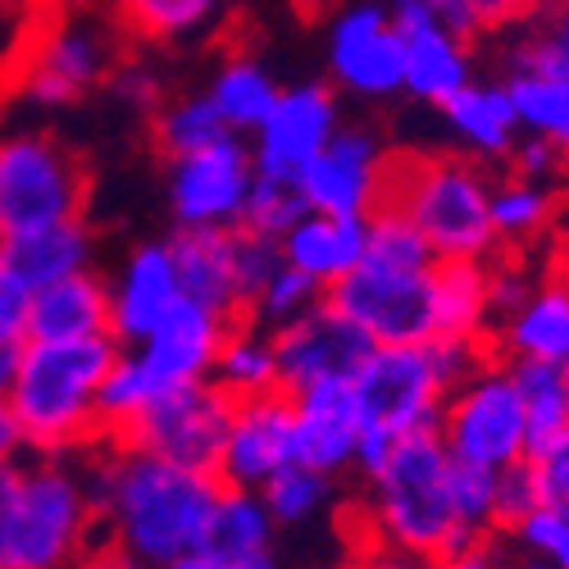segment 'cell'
<instances>
[{
    "instance_id": "6da1fadb",
    "label": "cell",
    "mask_w": 569,
    "mask_h": 569,
    "mask_svg": "<svg viewBox=\"0 0 569 569\" xmlns=\"http://www.w3.org/2000/svg\"><path fill=\"white\" fill-rule=\"evenodd\" d=\"M82 479L101 538L123 547L147 569L197 551L223 492L210 469L173 465L119 438H101L82 451Z\"/></svg>"
},
{
    "instance_id": "7a4b0ae2",
    "label": "cell",
    "mask_w": 569,
    "mask_h": 569,
    "mask_svg": "<svg viewBox=\"0 0 569 569\" xmlns=\"http://www.w3.org/2000/svg\"><path fill=\"white\" fill-rule=\"evenodd\" d=\"M488 356L483 342H388L373 347L351 378V397L360 410V442H356V479L388 460V451L410 433H433L438 415L460 378Z\"/></svg>"
},
{
    "instance_id": "3957f363",
    "label": "cell",
    "mask_w": 569,
    "mask_h": 569,
    "mask_svg": "<svg viewBox=\"0 0 569 569\" xmlns=\"http://www.w3.org/2000/svg\"><path fill=\"white\" fill-rule=\"evenodd\" d=\"M97 538L78 456L28 451L0 465V569H73Z\"/></svg>"
},
{
    "instance_id": "277c9868",
    "label": "cell",
    "mask_w": 569,
    "mask_h": 569,
    "mask_svg": "<svg viewBox=\"0 0 569 569\" xmlns=\"http://www.w3.org/2000/svg\"><path fill=\"white\" fill-rule=\"evenodd\" d=\"M114 356L119 342L110 333L73 342H23L6 401L28 438V451L82 456L106 438L97 397Z\"/></svg>"
},
{
    "instance_id": "5b68a950",
    "label": "cell",
    "mask_w": 569,
    "mask_h": 569,
    "mask_svg": "<svg viewBox=\"0 0 569 569\" xmlns=\"http://www.w3.org/2000/svg\"><path fill=\"white\" fill-rule=\"evenodd\" d=\"M356 529L360 547H388L423 560H438L460 533H469L456 519L451 456L438 429L401 438L388 460L360 479Z\"/></svg>"
},
{
    "instance_id": "8992f818",
    "label": "cell",
    "mask_w": 569,
    "mask_h": 569,
    "mask_svg": "<svg viewBox=\"0 0 569 569\" xmlns=\"http://www.w3.org/2000/svg\"><path fill=\"white\" fill-rule=\"evenodd\" d=\"M438 260H492L501 251L492 228V173L473 156H392L388 197Z\"/></svg>"
},
{
    "instance_id": "52a82bcc",
    "label": "cell",
    "mask_w": 569,
    "mask_h": 569,
    "mask_svg": "<svg viewBox=\"0 0 569 569\" xmlns=\"http://www.w3.org/2000/svg\"><path fill=\"white\" fill-rule=\"evenodd\" d=\"M91 173L51 128L0 123V237L87 214Z\"/></svg>"
},
{
    "instance_id": "ba28073f",
    "label": "cell",
    "mask_w": 569,
    "mask_h": 569,
    "mask_svg": "<svg viewBox=\"0 0 569 569\" xmlns=\"http://www.w3.org/2000/svg\"><path fill=\"white\" fill-rule=\"evenodd\" d=\"M114 64V23L97 14H51L23 41L10 91L32 114H56L82 106L91 91H101Z\"/></svg>"
},
{
    "instance_id": "9c48e42d",
    "label": "cell",
    "mask_w": 569,
    "mask_h": 569,
    "mask_svg": "<svg viewBox=\"0 0 569 569\" xmlns=\"http://www.w3.org/2000/svg\"><path fill=\"white\" fill-rule=\"evenodd\" d=\"M438 438H442L447 456L460 465L506 469L529 456L525 401H519L510 365L501 356L488 351L451 388V397L438 415Z\"/></svg>"
},
{
    "instance_id": "30bf717a",
    "label": "cell",
    "mask_w": 569,
    "mask_h": 569,
    "mask_svg": "<svg viewBox=\"0 0 569 569\" xmlns=\"http://www.w3.org/2000/svg\"><path fill=\"white\" fill-rule=\"evenodd\" d=\"M328 87L351 101L383 106L401 97V32L383 0H347L323 32Z\"/></svg>"
},
{
    "instance_id": "8fae6325",
    "label": "cell",
    "mask_w": 569,
    "mask_h": 569,
    "mask_svg": "<svg viewBox=\"0 0 569 569\" xmlns=\"http://www.w3.org/2000/svg\"><path fill=\"white\" fill-rule=\"evenodd\" d=\"M323 297L373 347L433 338V269H383V264L360 260Z\"/></svg>"
},
{
    "instance_id": "7c38bea8",
    "label": "cell",
    "mask_w": 569,
    "mask_h": 569,
    "mask_svg": "<svg viewBox=\"0 0 569 569\" xmlns=\"http://www.w3.org/2000/svg\"><path fill=\"white\" fill-rule=\"evenodd\" d=\"M228 419H232V397L214 383V378H201V383L164 388L147 410L128 423L119 442L147 447V451H156V456H164L173 465L214 473Z\"/></svg>"
},
{
    "instance_id": "4fadbf2b",
    "label": "cell",
    "mask_w": 569,
    "mask_h": 569,
    "mask_svg": "<svg viewBox=\"0 0 569 569\" xmlns=\"http://www.w3.org/2000/svg\"><path fill=\"white\" fill-rule=\"evenodd\" d=\"M256 187V160L247 137L223 132L210 147L169 160L164 197L173 228H237Z\"/></svg>"
},
{
    "instance_id": "5bb4252c",
    "label": "cell",
    "mask_w": 569,
    "mask_h": 569,
    "mask_svg": "<svg viewBox=\"0 0 569 569\" xmlns=\"http://www.w3.org/2000/svg\"><path fill=\"white\" fill-rule=\"evenodd\" d=\"M388 169H392V151L378 128L369 123H347L328 137V147L310 160V169L301 173V197L306 210L319 214H369L378 201L388 197Z\"/></svg>"
},
{
    "instance_id": "9a60e30c",
    "label": "cell",
    "mask_w": 569,
    "mask_h": 569,
    "mask_svg": "<svg viewBox=\"0 0 569 569\" xmlns=\"http://www.w3.org/2000/svg\"><path fill=\"white\" fill-rule=\"evenodd\" d=\"M342 128V101L328 82H292L278 91L264 123L247 137L260 178L301 182L310 160L328 147V137Z\"/></svg>"
},
{
    "instance_id": "2e32d148",
    "label": "cell",
    "mask_w": 569,
    "mask_h": 569,
    "mask_svg": "<svg viewBox=\"0 0 569 569\" xmlns=\"http://www.w3.org/2000/svg\"><path fill=\"white\" fill-rule=\"evenodd\" d=\"M369 351H373V342L342 310L328 306V297L319 306H310L306 315H297L292 323L273 328L278 388L288 397L301 388H315V383H351Z\"/></svg>"
},
{
    "instance_id": "e0dca14e",
    "label": "cell",
    "mask_w": 569,
    "mask_h": 569,
    "mask_svg": "<svg viewBox=\"0 0 569 569\" xmlns=\"http://www.w3.org/2000/svg\"><path fill=\"white\" fill-rule=\"evenodd\" d=\"M297 465V410L288 392H264L232 401L214 479L223 488L260 492L278 469Z\"/></svg>"
},
{
    "instance_id": "ac0fdd59",
    "label": "cell",
    "mask_w": 569,
    "mask_h": 569,
    "mask_svg": "<svg viewBox=\"0 0 569 569\" xmlns=\"http://www.w3.org/2000/svg\"><path fill=\"white\" fill-rule=\"evenodd\" d=\"M392 14L401 32V97L438 110L469 78H479L473 73V41L456 32L442 14H433L429 6H406Z\"/></svg>"
},
{
    "instance_id": "d6986e66",
    "label": "cell",
    "mask_w": 569,
    "mask_h": 569,
    "mask_svg": "<svg viewBox=\"0 0 569 569\" xmlns=\"http://www.w3.org/2000/svg\"><path fill=\"white\" fill-rule=\"evenodd\" d=\"M106 282H110V338L119 347L147 342L160 328V319L182 301V282H178L169 237L164 242L132 247Z\"/></svg>"
},
{
    "instance_id": "ffe728a7",
    "label": "cell",
    "mask_w": 569,
    "mask_h": 569,
    "mask_svg": "<svg viewBox=\"0 0 569 569\" xmlns=\"http://www.w3.org/2000/svg\"><path fill=\"white\" fill-rule=\"evenodd\" d=\"M228 315L192 301V297H182L164 319L160 328L147 338V342H137L128 351H137V360L147 365L164 388H178V383H201V378H210L214 369V356H219V342L228 333Z\"/></svg>"
},
{
    "instance_id": "44dd1931",
    "label": "cell",
    "mask_w": 569,
    "mask_h": 569,
    "mask_svg": "<svg viewBox=\"0 0 569 569\" xmlns=\"http://www.w3.org/2000/svg\"><path fill=\"white\" fill-rule=\"evenodd\" d=\"M297 410V460L342 479L356 469V442H360V410L351 397V383H315L292 392Z\"/></svg>"
},
{
    "instance_id": "7402d4cb",
    "label": "cell",
    "mask_w": 569,
    "mask_h": 569,
    "mask_svg": "<svg viewBox=\"0 0 569 569\" xmlns=\"http://www.w3.org/2000/svg\"><path fill=\"white\" fill-rule=\"evenodd\" d=\"M101 333H110V282L101 269H78L28 292L23 342H73Z\"/></svg>"
},
{
    "instance_id": "603a6c76",
    "label": "cell",
    "mask_w": 569,
    "mask_h": 569,
    "mask_svg": "<svg viewBox=\"0 0 569 569\" xmlns=\"http://www.w3.org/2000/svg\"><path fill=\"white\" fill-rule=\"evenodd\" d=\"M488 351L501 360L569 365V278L533 282V292L492 328Z\"/></svg>"
},
{
    "instance_id": "cb8c5ba5",
    "label": "cell",
    "mask_w": 569,
    "mask_h": 569,
    "mask_svg": "<svg viewBox=\"0 0 569 569\" xmlns=\"http://www.w3.org/2000/svg\"><path fill=\"white\" fill-rule=\"evenodd\" d=\"M0 264L32 292L41 282L69 278L78 269H97V232H91L87 214L10 232V237H0Z\"/></svg>"
},
{
    "instance_id": "d4e9b609",
    "label": "cell",
    "mask_w": 569,
    "mask_h": 569,
    "mask_svg": "<svg viewBox=\"0 0 569 569\" xmlns=\"http://www.w3.org/2000/svg\"><path fill=\"white\" fill-rule=\"evenodd\" d=\"M438 114L451 141L473 160L497 164L519 141V119H515V106L506 97L501 78H469L451 101L438 106Z\"/></svg>"
},
{
    "instance_id": "484cf974",
    "label": "cell",
    "mask_w": 569,
    "mask_h": 569,
    "mask_svg": "<svg viewBox=\"0 0 569 569\" xmlns=\"http://www.w3.org/2000/svg\"><path fill=\"white\" fill-rule=\"evenodd\" d=\"M282 264L301 269L328 292L338 278H347L365 256V219L360 214H319L306 210L288 232L278 237Z\"/></svg>"
},
{
    "instance_id": "4316f807",
    "label": "cell",
    "mask_w": 569,
    "mask_h": 569,
    "mask_svg": "<svg viewBox=\"0 0 569 569\" xmlns=\"http://www.w3.org/2000/svg\"><path fill=\"white\" fill-rule=\"evenodd\" d=\"M232 232L237 228H173L169 247H173L182 297H192L228 319H242V297H237V269H232Z\"/></svg>"
},
{
    "instance_id": "83f0119b",
    "label": "cell",
    "mask_w": 569,
    "mask_h": 569,
    "mask_svg": "<svg viewBox=\"0 0 569 569\" xmlns=\"http://www.w3.org/2000/svg\"><path fill=\"white\" fill-rule=\"evenodd\" d=\"M433 338L492 342L488 260H438L433 264Z\"/></svg>"
},
{
    "instance_id": "f1b7e54d",
    "label": "cell",
    "mask_w": 569,
    "mask_h": 569,
    "mask_svg": "<svg viewBox=\"0 0 569 569\" xmlns=\"http://www.w3.org/2000/svg\"><path fill=\"white\" fill-rule=\"evenodd\" d=\"M228 6L232 0H110V23L137 46H182L214 32Z\"/></svg>"
},
{
    "instance_id": "f546056e",
    "label": "cell",
    "mask_w": 569,
    "mask_h": 569,
    "mask_svg": "<svg viewBox=\"0 0 569 569\" xmlns=\"http://www.w3.org/2000/svg\"><path fill=\"white\" fill-rule=\"evenodd\" d=\"M278 91H282V82L256 56H228L206 82V101L214 106V114L228 132L251 137L264 123V114L273 110Z\"/></svg>"
},
{
    "instance_id": "4dcf8cb0",
    "label": "cell",
    "mask_w": 569,
    "mask_h": 569,
    "mask_svg": "<svg viewBox=\"0 0 569 569\" xmlns=\"http://www.w3.org/2000/svg\"><path fill=\"white\" fill-rule=\"evenodd\" d=\"M501 87L515 106L519 132L542 137L569 156V73L560 69H506Z\"/></svg>"
},
{
    "instance_id": "1f68e13d",
    "label": "cell",
    "mask_w": 569,
    "mask_h": 569,
    "mask_svg": "<svg viewBox=\"0 0 569 569\" xmlns=\"http://www.w3.org/2000/svg\"><path fill=\"white\" fill-rule=\"evenodd\" d=\"M214 383L232 397H264V392H282L278 388V356H273V333L260 328L256 319H232L228 333L219 342L214 369H210Z\"/></svg>"
},
{
    "instance_id": "d6a6232c",
    "label": "cell",
    "mask_w": 569,
    "mask_h": 569,
    "mask_svg": "<svg viewBox=\"0 0 569 569\" xmlns=\"http://www.w3.org/2000/svg\"><path fill=\"white\" fill-rule=\"evenodd\" d=\"M273 538H278V525H273V515L264 510L260 492L223 488L219 501H214V515H210V529H206L201 547L210 556L228 560V565H242V560L269 556Z\"/></svg>"
},
{
    "instance_id": "836d02e7",
    "label": "cell",
    "mask_w": 569,
    "mask_h": 569,
    "mask_svg": "<svg viewBox=\"0 0 569 569\" xmlns=\"http://www.w3.org/2000/svg\"><path fill=\"white\" fill-rule=\"evenodd\" d=\"M492 228H497V242L501 251H525L533 237H542V228L556 214V192L551 182H533V178H492Z\"/></svg>"
},
{
    "instance_id": "e575fe53",
    "label": "cell",
    "mask_w": 569,
    "mask_h": 569,
    "mask_svg": "<svg viewBox=\"0 0 569 569\" xmlns=\"http://www.w3.org/2000/svg\"><path fill=\"white\" fill-rule=\"evenodd\" d=\"M151 147L164 156V160H178V156H192L210 141H219L228 128L219 123L214 106L206 101V91H182V97H164L151 114Z\"/></svg>"
},
{
    "instance_id": "d590c367",
    "label": "cell",
    "mask_w": 569,
    "mask_h": 569,
    "mask_svg": "<svg viewBox=\"0 0 569 569\" xmlns=\"http://www.w3.org/2000/svg\"><path fill=\"white\" fill-rule=\"evenodd\" d=\"M506 365L519 401H525L529 447H538L542 438L560 433L569 423V365H551V360H506Z\"/></svg>"
},
{
    "instance_id": "8d00e7d4",
    "label": "cell",
    "mask_w": 569,
    "mask_h": 569,
    "mask_svg": "<svg viewBox=\"0 0 569 569\" xmlns=\"http://www.w3.org/2000/svg\"><path fill=\"white\" fill-rule=\"evenodd\" d=\"M260 501L273 515L278 529H297V525L319 519L328 506L338 501V479H328V473H319V469L297 460L288 469H278L273 479L260 488Z\"/></svg>"
},
{
    "instance_id": "74e56055",
    "label": "cell",
    "mask_w": 569,
    "mask_h": 569,
    "mask_svg": "<svg viewBox=\"0 0 569 569\" xmlns=\"http://www.w3.org/2000/svg\"><path fill=\"white\" fill-rule=\"evenodd\" d=\"M164 392V383L160 378L137 360V351H128V347H119V356H114V365H110V373L101 378V397H97V410H101V433L106 438H123V429L128 423L147 410L156 397Z\"/></svg>"
},
{
    "instance_id": "f35d334b",
    "label": "cell",
    "mask_w": 569,
    "mask_h": 569,
    "mask_svg": "<svg viewBox=\"0 0 569 569\" xmlns=\"http://www.w3.org/2000/svg\"><path fill=\"white\" fill-rule=\"evenodd\" d=\"M365 264H383V269H433L438 256L423 242V232L392 206L378 201L365 214Z\"/></svg>"
},
{
    "instance_id": "ab89813d",
    "label": "cell",
    "mask_w": 569,
    "mask_h": 569,
    "mask_svg": "<svg viewBox=\"0 0 569 569\" xmlns=\"http://www.w3.org/2000/svg\"><path fill=\"white\" fill-rule=\"evenodd\" d=\"M323 301V288L315 278H306L301 269H292V264H278L273 273H269V282L260 288V297L251 301V310H247V319H256L260 328H282V323H292L297 315H306L310 306H319Z\"/></svg>"
},
{
    "instance_id": "60d3db41",
    "label": "cell",
    "mask_w": 569,
    "mask_h": 569,
    "mask_svg": "<svg viewBox=\"0 0 569 569\" xmlns=\"http://www.w3.org/2000/svg\"><path fill=\"white\" fill-rule=\"evenodd\" d=\"M306 214V197L297 182H278V178H260L256 173V187L247 197V214H242V228L251 232H264V237H278L288 232L297 219Z\"/></svg>"
},
{
    "instance_id": "b9f144b4",
    "label": "cell",
    "mask_w": 569,
    "mask_h": 569,
    "mask_svg": "<svg viewBox=\"0 0 569 569\" xmlns=\"http://www.w3.org/2000/svg\"><path fill=\"white\" fill-rule=\"evenodd\" d=\"M465 6V32L479 37H515L529 23H538L556 0H460Z\"/></svg>"
},
{
    "instance_id": "7bdbcfd3",
    "label": "cell",
    "mask_w": 569,
    "mask_h": 569,
    "mask_svg": "<svg viewBox=\"0 0 569 569\" xmlns=\"http://www.w3.org/2000/svg\"><path fill=\"white\" fill-rule=\"evenodd\" d=\"M278 264H282V251H278L273 237L251 232V228L237 223V232H232V269H237V297H242V319H247L251 301L260 297V288L269 282V273H273Z\"/></svg>"
},
{
    "instance_id": "ee69618b",
    "label": "cell",
    "mask_w": 569,
    "mask_h": 569,
    "mask_svg": "<svg viewBox=\"0 0 569 569\" xmlns=\"http://www.w3.org/2000/svg\"><path fill=\"white\" fill-rule=\"evenodd\" d=\"M506 538L515 542V551H529V556L547 560L551 569H569V515H560V510L533 506Z\"/></svg>"
},
{
    "instance_id": "f6af8a7d",
    "label": "cell",
    "mask_w": 569,
    "mask_h": 569,
    "mask_svg": "<svg viewBox=\"0 0 569 569\" xmlns=\"http://www.w3.org/2000/svg\"><path fill=\"white\" fill-rule=\"evenodd\" d=\"M529 469H533L538 506L569 515V423L560 433L542 438L538 447H529Z\"/></svg>"
},
{
    "instance_id": "bcb514c9",
    "label": "cell",
    "mask_w": 569,
    "mask_h": 569,
    "mask_svg": "<svg viewBox=\"0 0 569 569\" xmlns=\"http://www.w3.org/2000/svg\"><path fill=\"white\" fill-rule=\"evenodd\" d=\"M492 497H497V469L460 465L451 460V501L460 529H492Z\"/></svg>"
},
{
    "instance_id": "7dc6e473",
    "label": "cell",
    "mask_w": 569,
    "mask_h": 569,
    "mask_svg": "<svg viewBox=\"0 0 569 569\" xmlns=\"http://www.w3.org/2000/svg\"><path fill=\"white\" fill-rule=\"evenodd\" d=\"M106 87L114 91V101H119V106H128V110H137V114H151V110L169 97L160 69H156L147 56H128V60H119Z\"/></svg>"
},
{
    "instance_id": "c3c4849f",
    "label": "cell",
    "mask_w": 569,
    "mask_h": 569,
    "mask_svg": "<svg viewBox=\"0 0 569 569\" xmlns=\"http://www.w3.org/2000/svg\"><path fill=\"white\" fill-rule=\"evenodd\" d=\"M538 506V488H533V469H529V456L515 460L506 469H497V497H492V529L497 533H510L519 519Z\"/></svg>"
},
{
    "instance_id": "681fc988",
    "label": "cell",
    "mask_w": 569,
    "mask_h": 569,
    "mask_svg": "<svg viewBox=\"0 0 569 569\" xmlns=\"http://www.w3.org/2000/svg\"><path fill=\"white\" fill-rule=\"evenodd\" d=\"M433 565L438 569H510V542L497 529H473V533H460Z\"/></svg>"
},
{
    "instance_id": "f907efd6",
    "label": "cell",
    "mask_w": 569,
    "mask_h": 569,
    "mask_svg": "<svg viewBox=\"0 0 569 569\" xmlns=\"http://www.w3.org/2000/svg\"><path fill=\"white\" fill-rule=\"evenodd\" d=\"M533 292V278L525 269V260L510 256V251H497L488 260V306H492V328Z\"/></svg>"
},
{
    "instance_id": "816d5d0a",
    "label": "cell",
    "mask_w": 569,
    "mask_h": 569,
    "mask_svg": "<svg viewBox=\"0 0 569 569\" xmlns=\"http://www.w3.org/2000/svg\"><path fill=\"white\" fill-rule=\"evenodd\" d=\"M506 164H510V173H519V178H533V182H551V178L560 173L565 156H560V151L551 147V141H542V137H529V132H519V141L510 147Z\"/></svg>"
},
{
    "instance_id": "f5cc1de1",
    "label": "cell",
    "mask_w": 569,
    "mask_h": 569,
    "mask_svg": "<svg viewBox=\"0 0 569 569\" xmlns=\"http://www.w3.org/2000/svg\"><path fill=\"white\" fill-rule=\"evenodd\" d=\"M23 319H28V288L0 264V333L23 338Z\"/></svg>"
},
{
    "instance_id": "db71d44e",
    "label": "cell",
    "mask_w": 569,
    "mask_h": 569,
    "mask_svg": "<svg viewBox=\"0 0 569 569\" xmlns=\"http://www.w3.org/2000/svg\"><path fill=\"white\" fill-rule=\"evenodd\" d=\"M73 569H147L141 560H132L123 547H114V542H106V538H97L91 542L78 560H73Z\"/></svg>"
},
{
    "instance_id": "11a10c76",
    "label": "cell",
    "mask_w": 569,
    "mask_h": 569,
    "mask_svg": "<svg viewBox=\"0 0 569 569\" xmlns=\"http://www.w3.org/2000/svg\"><path fill=\"white\" fill-rule=\"evenodd\" d=\"M356 560H360V569H438L433 560L406 556V551H388V547H360Z\"/></svg>"
},
{
    "instance_id": "9f6ffc18",
    "label": "cell",
    "mask_w": 569,
    "mask_h": 569,
    "mask_svg": "<svg viewBox=\"0 0 569 569\" xmlns=\"http://www.w3.org/2000/svg\"><path fill=\"white\" fill-rule=\"evenodd\" d=\"M19 456H28V438H23V429H19L10 401L0 397V465H10V460H19Z\"/></svg>"
},
{
    "instance_id": "6f0895ef",
    "label": "cell",
    "mask_w": 569,
    "mask_h": 569,
    "mask_svg": "<svg viewBox=\"0 0 569 569\" xmlns=\"http://www.w3.org/2000/svg\"><path fill=\"white\" fill-rule=\"evenodd\" d=\"M19 356H23V338H6V333H0V397H6L10 383H14Z\"/></svg>"
},
{
    "instance_id": "680465c9",
    "label": "cell",
    "mask_w": 569,
    "mask_h": 569,
    "mask_svg": "<svg viewBox=\"0 0 569 569\" xmlns=\"http://www.w3.org/2000/svg\"><path fill=\"white\" fill-rule=\"evenodd\" d=\"M156 569H237V565H228V560L210 556L206 547H197V551H187V556H178V560H164V565H156Z\"/></svg>"
},
{
    "instance_id": "91938a15",
    "label": "cell",
    "mask_w": 569,
    "mask_h": 569,
    "mask_svg": "<svg viewBox=\"0 0 569 569\" xmlns=\"http://www.w3.org/2000/svg\"><path fill=\"white\" fill-rule=\"evenodd\" d=\"M423 6H429L433 14H442L456 32H465V6H460V0H423ZM465 37H469V32H465ZM469 41H473V37H469Z\"/></svg>"
},
{
    "instance_id": "94428289",
    "label": "cell",
    "mask_w": 569,
    "mask_h": 569,
    "mask_svg": "<svg viewBox=\"0 0 569 569\" xmlns=\"http://www.w3.org/2000/svg\"><path fill=\"white\" fill-rule=\"evenodd\" d=\"M510 569H551V565L538 560V556H529V551H519V556H510Z\"/></svg>"
},
{
    "instance_id": "6125c7cd",
    "label": "cell",
    "mask_w": 569,
    "mask_h": 569,
    "mask_svg": "<svg viewBox=\"0 0 569 569\" xmlns=\"http://www.w3.org/2000/svg\"><path fill=\"white\" fill-rule=\"evenodd\" d=\"M388 10H406V6H423V0H383Z\"/></svg>"
},
{
    "instance_id": "be15d7a7",
    "label": "cell",
    "mask_w": 569,
    "mask_h": 569,
    "mask_svg": "<svg viewBox=\"0 0 569 569\" xmlns=\"http://www.w3.org/2000/svg\"><path fill=\"white\" fill-rule=\"evenodd\" d=\"M0 6H6V0H0Z\"/></svg>"
}]
</instances>
